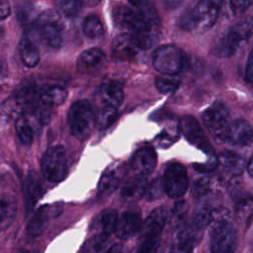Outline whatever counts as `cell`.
I'll use <instances>...</instances> for the list:
<instances>
[{"instance_id":"cell-1","label":"cell","mask_w":253,"mask_h":253,"mask_svg":"<svg viewBox=\"0 0 253 253\" xmlns=\"http://www.w3.org/2000/svg\"><path fill=\"white\" fill-rule=\"evenodd\" d=\"M113 9L117 27L130 35L139 49L153 46L159 37L161 22L154 6L147 1L129 2Z\"/></svg>"},{"instance_id":"cell-2","label":"cell","mask_w":253,"mask_h":253,"mask_svg":"<svg viewBox=\"0 0 253 253\" xmlns=\"http://www.w3.org/2000/svg\"><path fill=\"white\" fill-rule=\"evenodd\" d=\"M210 226L211 253H234L238 243V234L228 210L224 208L213 209Z\"/></svg>"},{"instance_id":"cell-3","label":"cell","mask_w":253,"mask_h":253,"mask_svg":"<svg viewBox=\"0 0 253 253\" xmlns=\"http://www.w3.org/2000/svg\"><path fill=\"white\" fill-rule=\"evenodd\" d=\"M219 4L214 1H199L181 14V28L188 32H206L216 22Z\"/></svg>"},{"instance_id":"cell-4","label":"cell","mask_w":253,"mask_h":253,"mask_svg":"<svg viewBox=\"0 0 253 253\" xmlns=\"http://www.w3.org/2000/svg\"><path fill=\"white\" fill-rule=\"evenodd\" d=\"M167 218L168 214L164 207L154 209L147 215L139 233L136 253H157Z\"/></svg>"},{"instance_id":"cell-5","label":"cell","mask_w":253,"mask_h":253,"mask_svg":"<svg viewBox=\"0 0 253 253\" xmlns=\"http://www.w3.org/2000/svg\"><path fill=\"white\" fill-rule=\"evenodd\" d=\"M253 37V16L247 17L232 26L216 44V53L228 57L240 50Z\"/></svg>"},{"instance_id":"cell-6","label":"cell","mask_w":253,"mask_h":253,"mask_svg":"<svg viewBox=\"0 0 253 253\" xmlns=\"http://www.w3.org/2000/svg\"><path fill=\"white\" fill-rule=\"evenodd\" d=\"M155 70L165 76H175L187 66V59L183 51L175 44L167 43L158 46L152 55Z\"/></svg>"},{"instance_id":"cell-7","label":"cell","mask_w":253,"mask_h":253,"mask_svg":"<svg viewBox=\"0 0 253 253\" xmlns=\"http://www.w3.org/2000/svg\"><path fill=\"white\" fill-rule=\"evenodd\" d=\"M68 128L70 133L77 139H86L95 125V115L90 103L86 100L74 102L68 111Z\"/></svg>"},{"instance_id":"cell-8","label":"cell","mask_w":253,"mask_h":253,"mask_svg":"<svg viewBox=\"0 0 253 253\" xmlns=\"http://www.w3.org/2000/svg\"><path fill=\"white\" fill-rule=\"evenodd\" d=\"M41 170L43 177L52 183H58L66 177L67 159L61 145H54L45 150L41 159Z\"/></svg>"},{"instance_id":"cell-9","label":"cell","mask_w":253,"mask_h":253,"mask_svg":"<svg viewBox=\"0 0 253 253\" xmlns=\"http://www.w3.org/2000/svg\"><path fill=\"white\" fill-rule=\"evenodd\" d=\"M164 193L172 199L181 198L189 187V179L185 166L179 162L171 163L161 177Z\"/></svg>"},{"instance_id":"cell-10","label":"cell","mask_w":253,"mask_h":253,"mask_svg":"<svg viewBox=\"0 0 253 253\" xmlns=\"http://www.w3.org/2000/svg\"><path fill=\"white\" fill-rule=\"evenodd\" d=\"M228 120L229 110L220 102L213 103L202 114V121L204 125L219 140L229 125Z\"/></svg>"},{"instance_id":"cell-11","label":"cell","mask_w":253,"mask_h":253,"mask_svg":"<svg viewBox=\"0 0 253 253\" xmlns=\"http://www.w3.org/2000/svg\"><path fill=\"white\" fill-rule=\"evenodd\" d=\"M184 136L194 145L202 149L211 156H214V150L208 140L206 133L197 119L191 115H185L181 118L179 124Z\"/></svg>"},{"instance_id":"cell-12","label":"cell","mask_w":253,"mask_h":253,"mask_svg":"<svg viewBox=\"0 0 253 253\" xmlns=\"http://www.w3.org/2000/svg\"><path fill=\"white\" fill-rule=\"evenodd\" d=\"M63 207L61 204L43 205L39 208L32 215L27 224V234L32 237L41 235L45 230L49 220L51 218L57 217L61 213Z\"/></svg>"},{"instance_id":"cell-13","label":"cell","mask_w":253,"mask_h":253,"mask_svg":"<svg viewBox=\"0 0 253 253\" xmlns=\"http://www.w3.org/2000/svg\"><path fill=\"white\" fill-rule=\"evenodd\" d=\"M39 33L43 41L52 48H59L62 42L59 21L51 11H44L38 18Z\"/></svg>"},{"instance_id":"cell-14","label":"cell","mask_w":253,"mask_h":253,"mask_svg":"<svg viewBox=\"0 0 253 253\" xmlns=\"http://www.w3.org/2000/svg\"><path fill=\"white\" fill-rule=\"evenodd\" d=\"M220 140L239 146L249 145L253 140L252 126L245 120H235L229 123Z\"/></svg>"},{"instance_id":"cell-15","label":"cell","mask_w":253,"mask_h":253,"mask_svg":"<svg viewBox=\"0 0 253 253\" xmlns=\"http://www.w3.org/2000/svg\"><path fill=\"white\" fill-rule=\"evenodd\" d=\"M143 221L138 212L134 211H126L118 217L115 233L118 238L126 240L140 233Z\"/></svg>"},{"instance_id":"cell-16","label":"cell","mask_w":253,"mask_h":253,"mask_svg":"<svg viewBox=\"0 0 253 253\" xmlns=\"http://www.w3.org/2000/svg\"><path fill=\"white\" fill-rule=\"evenodd\" d=\"M157 164V154L152 146H143L130 159V168L137 176L144 177L153 172Z\"/></svg>"},{"instance_id":"cell-17","label":"cell","mask_w":253,"mask_h":253,"mask_svg":"<svg viewBox=\"0 0 253 253\" xmlns=\"http://www.w3.org/2000/svg\"><path fill=\"white\" fill-rule=\"evenodd\" d=\"M97 104L101 107H113L118 109L124 101L125 93L120 83L108 81L103 83L95 95Z\"/></svg>"},{"instance_id":"cell-18","label":"cell","mask_w":253,"mask_h":253,"mask_svg":"<svg viewBox=\"0 0 253 253\" xmlns=\"http://www.w3.org/2000/svg\"><path fill=\"white\" fill-rule=\"evenodd\" d=\"M199 230H197L194 225L188 226L185 225L181 228L172 243L170 248V253H193L194 247L198 242V234Z\"/></svg>"},{"instance_id":"cell-19","label":"cell","mask_w":253,"mask_h":253,"mask_svg":"<svg viewBox=\"0 0 253 253\" xmlns=\"http://www.w3.org/2000/svg\"><path fill=\"white\" fill-rule=\"evenodd\" d=\"M106 61L104 51L97 47H91L82 51L76 60V67L81 72H91L101 68Z\"/></svg>"},{"instance_id":"cell-20","label":"cell","mask_w":253,"mask_h":253,"mask_svg":"<svg viewBox=\"0 0 253 253\" xmlns=\"http://www.w3.org/2000/svg\"><path fill=\"white\" fill-rule=\"evenodd\" d=\"M138 46L132 37L126 33L119 35L113 42L112 53L113 55L122 60H128L135 56Z\"/></svg>"},{"instance_id":"cell-21","label":"cell","mask_w":253,"mask_h":253,"mask_svg":"<svg viewBox=\"0 0 253 253\" xmlns=\"http://www.w3.org/2000/svg\"><path fill=\"white\" fill-rule=\"evenodd\" d=\"M42 195V186L37 172L30 171L25 182V208L29 213Z\"/></svg>"},{"instance_id":"cell-22","label":"cell","mask_w":253,"mask_h":253,"mask_svg":"<svg viewBox=\"0 0 253 253\" xmlns=\"http://www.w3.org/2000/svg\"><path fill=\"white\" fill-rule=\"evenodd\" d=\"M118 217V213L115 210L106 209L98 213V215L94 218L92 229L95 231V234H105L110 236L113 232H115Z\"/></svg>"},{"instance_id":"cell-23","label":"cell","mask_w":253,"mask_h":253,"mask_svg":"<svg viewBox=\"0 0 253 253\" xmlns=\"http://www.w3.org/2000/svg\"><path fill=\"white\" fill-rule=\"evenodd\" d=\"M217 158L218 164L230 175H240L246 167L244 159L231 151H222L217 155Z\"/></svg>"},{"instance_id":"cell-24","label":"cell","mask_w":253,"mask_h":253,"mask_svg":"<svg viewBox=\"0 0 253 253\" xmlns=\"http://www.w3.org/2000/svg\"><path fill=\"white\" fill-rule=\"evenodd\" d=\"M41 97L49 106H59L67 98V91L64 87L57 84H44L40 87Z\"/></svg>"},{"instance_id":"cell-25","label":"cell","mask_w":253,"mask_h":253,"mask_svg":"<svg viewBox=\"0 0 253 253\" xmlns=\"http://www.w3.org/2000/svg\"><path fill=\"white\" fill-rule=\"evenodd\" d=\"M17 213V200L10 194H2L1 197V228L6 229L14 221Z\"/></svg>"},{"instance_id":"cell-26","label":"cell","mask_w":253,"mask_h":253,"mask_svg":"<svg viewBox=\"0 0 253 253\" xmlns=\"http://www.w3.org/2000/svg\"><path fill=\"white\" fill-rule=\"evenodd\" d=\"M20 57L28 67H35L40 60V52L37 45L27 37H24L19 43Z\"/></svg>"},{"instance_id":"cell-27","label":"cell","mask_w":253,"mask_h":253,"mask_svg":"<svg viewBox=\"0 0 253 253\" xmlns=\"http://www.w3.org/2000/svg\"><path fill=\"white\" fill-rule=\"evenodd\" d=\"M145 187L146 183L144 177L135 175L124 185L122 189V197L126 200H136L140 197H144Z\"/></svg>"},{"instance_id":"cell-28","label":"cell","mask_w":253,"mask_h":253,"mask_svg":"<svg viewBox=\"0 0 253 253\" xmlns=\"http://www.w3.org/2000/svg\"><path fill=\"white\" fill-rule=\"evenodd\" d=\"M120 183V177L118 173L114 169H107L98 184V196L99 197H107L114 193Z\"/></svg>"},{"instance_id":"cell-29","label":"cell","mask_w":253,"mask_h":253,"mask_svg":"<svg viewBox=\"0 0 253 253\" xmlns=\"http://www.w3.org/2000/svg\"><path fill=\"white\" fill-rule=\"evenodd\" d=\"M212 212H213V209L211 207L210 204L206 202L201 203L195 211L194 219H193L194 227L201 232L206 227L210 226L212 219Z\"/></svg>"},{"instance_id":"cell-30","label":"cell","mask_w":253,"mask_h":253,"mask_svg":"<svg viewBox=\"0 0 253 253\" xmlns=\"http://www.w3.org/2000/svg\"><path fill=\"white\" fill-rule=\"evenodd\" d=\"M188 211L189 207L185 201H179L174 205L169 215V222L173 229L179 231L186 225Z\"/></svg>"},{"instance_id":"cell-31","label":"cell","mask_w":253,"mask_h":253,"mask_svg":"<svg viewBox=\"0 0 253 253\" xmlns=\"http://www.w3.org/2000/svg\"><path fill=\"white\" fill-rule=\"evenodd\" d=\"M110 247L109 235L94 234L86 241L82 253H106Z\"/></svg>"},{"instance_id":"cell-32","label":"cell","mask_w":253,"mask_h":253,"mask_svg":"<svg viewBox=\"0 0 253 253\" xmlns=\"http://www.w3.org/2000/svg\"><path fill=\"white\" fill-rule=\"evenodd\" d=\"M82 31L85 37L91 40L99 39L104 34V29L101 20L97 15H88L82 23Z\"/></svg>"},{"instance_id":"cell-33","label":"cell","mask_w":253,"mask_h":253,"mask_svg":"<svg viewBox=\"0 0 253 253\" xmlns=\"http://www.w3.org/2000/svg\"><path fill=\"white\" fill-rule=\"evenodd\" d=\"M118 111L113 107H101L95 115V125L99 129H105L117 120Z\"/></svg>"},{"instance_id":"cell-34","label":"cell","mask_w":253,"mask_h":253,"mask_svg":"<svg viewBox=\"0 0 253 253\" xmlns=\"http://www.w3.org/2000/svg\"><path fill=\"white\" fill-rule=\"evenodd\" d=\"M15 129H16L17 135L22 143H24L26 145H29L32 143L33 127H32L31 122L29 121V119L26 116L21 115L18 117V119L16 120V124H15Z\"/></svg>"},{"instance_id":"cell-35","label":"cell","mask_w":253,"mask_h":253,"mask_svg":"<svg viewBox=\"0 0 253 253\" xmlns=\"http://www.w3.org/2000/svg\"><path fill=\"white\" fill-rule=\"evenodd\" d=\"M235 211L237 216L242 220H247L253 212V198L242 196L235 203Z\"/></svg>"},{"instance_id":"cell-36","label":"cell","mask_w":253,"mask_h":253,"mask_svg":"<svg viewBox=\"0 0 253 253\" xmlns=\"http://www.w3.org/2000/svg\"><path fill=\"white\" fill-rule=\"evenodd\" d=\"M156 89L162 93V94H167L175 91L179 85H180V80L176 78L175 76H159L156 77L154 81Z\"/></svg>"},{"instance_id":"cell-37","label":"cell","mask_w":253,"mask_h":253,"mask_svg":"<svg viewBox=\"0 0 253 253\" xmlns=\"http://www.w3.org/2000/svg\"><path fill=\"white\" fill-rule=\"evenodd\" d=\"M54 5L58 12L67 18L76 17L82 8V3L79 1H55Z\"/></svg>"},{"instance_id":"cell-38","label":"cell","mask_w":253,"mask_h":253,"mask_svg":"<svg viewBox=\"0 0 253 253\" xmlns=\"http://www.w3.org/2000/svg\"><path fill=\"white\" fill-rule=\"evenodd\" d=\"M164 192L163 186H162V180L161 178H154L152 179L148 184H146L145 192H144V198L147 201H154L158 199L161 194Z\"/></svg>"},{"instance_id":"cell-39","label":"cell","mask_w":253,"mask_h":253,"mask_svg":"<svg viewBox=\"0 0 253 253\" xmlns=\"http://www.w3.org/2000/svg\"><path fill=\"white\" fill-rule=\"evenodd\" d=\"M211 189V178L205 176L201 177L195 181L192 187V195L195 198H203L206 196Z\"/></svg>"},{"instance_id":"cell-40","label":"cell","mask_w":253,"mask_h":253,"mask_svg":"<svg viewBox=\"0 0 253 253\" xmlns=\"http://www.w3.org/2000/svg\"><path fill=\"white\" fill-rule=\"evenodd\" d=\"M252 4H253V1H230L229 2L230 9L235 15L244 13Z\"/></svg>"},{"instance_id":"cell-41","label":"cell","mask_w":253,"mask_h":253,"mask_svg":"<svg viewBox=\"0 0 253 253\" xmlns=\"http://www.w3.org/2000/svg\"><path fill=\"white\" fill-rule=\"evenodd\" d=\"M218 164V158L217 156H211V158L209 159V161L207 163L204 164H199V165H195V169L203 172V173H207V172H211L212 171Z\"/></svg>"},{"instance_id":"cell-42","label":"cell","mask_w":253,"mask_h":253,"mask_svg":"<svg viewBox=\"0 0 253 253\" xmlns=\"http://www.w3.org/2000/svg\"><path fill=\"white\" fill-rule=\"evenodd\" d=\"M32 15H33L32 7L31 6H27L26 4H24V6L19 9L18 19H19V21L21 23L27 24L29 21L32 20Z\"/></svg>"},{"instance_id":"cell-43","label":"cell","mask_w":253,"mask_h":253,"mask_svg":"<svg viewBox=\"0 0 253 253\" xmlns=\"http://www.w3.org/2000/svg\"><path fill=\"white\" fill-rule=\"evenodd\" d=\"M245 79L247 82L253 84V47L249 52V56L245 66Z\"/></svg>"},{"instance_id":"cell-44","label":"cell","mask_w":253,"mask_h":253,"mask_svg":"<svg viewBox=\"0 0 253 253\" xmlns=\"http://www.w3.org/2000/svg\"><path fill=\"white\" fill-rule=\"evenodd\" d=\"M10 14V4L9 2L3 0L0 4V18L1 20L6 19Z\"/></svg>"},{"instance_id":"cell-45","label":"cell","mask_w":253,"mask_h":253,"mask_svg":"<svg viewBox=\"0 0 253 253\" xmlns=\"http://www.w3.org/2000/svg\"><path fill=\"white\" fill-rule=\"evenodd\" d=\"M106 253H124L123 246L121 244H114L109 248Z\"/></svg>"},{"instance_id":"cell-46","label":"cell","mask_w":253,"mask_h":253,"mask_svg":"<svg viewBox=\"0 0 253 253\" xmlns=\"http://www.w3.org/2000/svg\"><path fill=\"white\" fill-rule=\"evenodd\" d=\"M246 170H247L248 175L253 178V155L251 156V158L249 159V161L246 165Z\"/></svg>"}]
</instances>
